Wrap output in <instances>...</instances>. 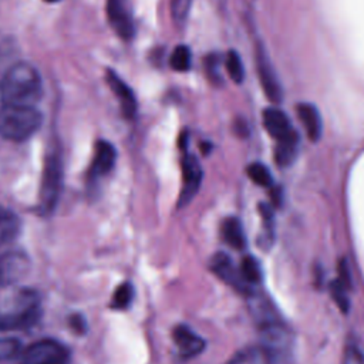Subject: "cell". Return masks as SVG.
<instances>
[{
	"instance_id": "25",
	"label": "cell",
	"mask_w": 364,
	"mask_h": 364,
	"mask_svg": "<svg viewBox=\"0 0 364 364\" xmlns=\"http://www.w3.org/2000/svg\"><path fill=\"white\" fill-rule=\"evenodd\" d=\"M347 291L348 289L344 287L338 280L331 282L330 284V293L333 300L337 303V306L343 310L347 311L348 310V297H347Z\"/></svg>"
},
{
	"instance_id": "9",
	"label": "cell",
	"mask_w": 364,
	"mask_h": 364,
	"mask_svg": "<svg viewBox=\"0 0 364 364\" xmlns=\"http://www.w3.org/2000/svg\"><path fill=\"white\" fill-rule=\"evenodd\" d=\"M210 269L220 280H223L226 284L232 286L237 291H242L245 294L250 293V286L243 280L239 269H236L233 266V263L228 255L216 253L210 259Z\"/></svg>"
},
{
	"instance_id": "24",
	"label": "cell",
	"mask_w": 364,
	"mask_h": 364,
	"mask_svg": "<svg viewBox=\"0 0 364 364\" xmlns=\"http://www.w3.org/2000/svg\"><path fill=\"white\" fill-rule=\"evenodd\" d=\"M21 350L23 347L17 338H11V337L0 338V363L18 357Z\"/></svg>"
},
{
	"instance_id": "1",
	"label": "cell",
	"mask_w": 364,
	"mask_h": 364,
	"mask_svg": "<svg viewBox=\"0 0 364 364\" xmlns=\"http://www.w3.org/2000/svg\"><path fill=\"white\" fill-rule=\"evenodd\" d=\"M256 320L260 350L267 358V364H286L291 350V336L279 318L269 300H262L252 307Z\"/></svg>"
},
{
	"instance_id": "28",
	"label": "cell",
	"mask_w": 364,
	"mask_h": 364,
	"mask_svg": "<svg viewBox=\"0 0 364 364\" xmlns=\"http://www.w3.org/2000/svg\"><path fill=\"white\" fill-rule=\"evenodd\" d=\"M344 364H364L361 353L355 347H348L346 351V363Z\"/></svg>"
},
{
	"instance_id": "30",
	"label": "cell",
	"mask_w": 364,
	"mask_h": 364,
	"mask_svg": "<svg viewBox=\"0 0 364 364\" xmlns=\"http://www.w3.org/2000/svg\"><path fill=\"white\" fill-rule=\"evenodd\" d=\"M46 1H48V3H55V1H58V0H46Z\"/></svg>"
},
{
	"instance_id": "27",
	"label": "cell",
	"mask_w": 364,
	"mask_h": 364,
	"mask_svg": "<svg viewBox=\"0 0 364 364\" xmlns=\"http://www.w3.org/2000/svg\"><path fill=\"white\" fill-rule=\"evenodd\" d=\"M70 327L77 333V334H82L87 330V324L82 316L80 314H74L70 317Z\"/></svg>"
},
{
	"instance_id": "23",
	"label": "cell",
	"mask_w": 364,
	"mask_h": 364,
	"mask_svg": "<svg viewBox=\"0 0 364 364\" xmlns=\"http://www.w3.org/2000/svg\"><path fill=\"white\" fill-rule=\"evenodd\" d=\"M134 299V287L131 283H122L117 287L112 296V307L114 309H127Z\"/></svg>"
},
{
	"instance_id": "7",
	"label": "cell",
	"mask_w": 364,
	"mask_h": 364,
	"mask_svg": "<svg viewBox=\"0 0 364 364\" xmlns=\"http://www.w3.org/2000/svg\"><path fill=\"white\" fill-rule=\"evenodd\" d=\"M202 182V168L199 161L192 154H185L182 158V189L179 193L178 206L182 208L188 205L196 192L199 191Z\"/></svg>"
},
{
	"instance_id": "26",
	"label": "cell",
	"mask_w": 364,
	"mask_h": 364,
	"mask_svg": "<svg viewBox=\"0 0 364 364\" xmlns=\"http://www.w3.org/2000/svg\"><path fill=\"white\" fill-rule=\"evenodd\" d=\"M189 6H191V0H172V17L176 23H183L188 11H189Z\"/></svg>"
},
{
	"instance_id": "2",
	"label": "cell",
	"mask_w": 364,
	"mask_h": 364,
	"mask_svg": "<svg viewBox=\"0 0 364 364\" xmlns=\"http://www.w3.org/2000/svg\"><path fill=\"white\" fill-rule=\"evenodd\" d=\"M43 95L38 71L28 63H17L7 70L0 81V97L4 105L34 107Z\"/></svg>"
},
{
	"instance_id": "20",
	"label": "cell",
	"mask_w": 364,
	"mask_h": 364,
	"mask_svg": "<svg viewBox=\"0 0 364 364\" xmlns=\"http://www.w3.org/2000/svg\"><path fill=\"white\" fill-rule=\"evenodd\" d=\"M225 65H226V71L229 74V77L240 84L245 78V70H243V64H242V60L239 57V54L235 51V50H230L226 55V60H225Z\"/></svg>"
},
{
	"instance_id": "8",
	"label": "cell",
	"mask_w": 364,
	"mask_h": 364,
	"mask_svg": "<svg viewBox=\"0 0 364 364\" xmlns=\"http://www.w3.org/2000/svg\"><path fill=\"white\" fill-rule=\"evenodd\" d=\"M107 16L112 30L124 40H131L135 33L132 11L128 0H108Z\"/></svg>"
},
{
	"instance_id": "4",
	"label": "cell",
	"mask_w": 364,
	"mask_h": 364,
	"mask_svg": "<svg viewBox=\"0 0 364 364\" xmlns=\"http://www.w3.org/2000/svg\"><path fill=\"white\" fill-rule=\"evenodd\" d=\"M41 304L38 296L31 290L18 291L10 306L0 313V330H21L38 321Z\"/></svg>"
},
{
	"instance_id": "3",
	"label": "cell",
	"mask_w": 364,
	"mask_h": 364,
	"mask_svg": "<svg viewBox=\"0 0 364 364\" xmlns=\"http://www.w3.org/2000/svg\"><path fill=\"white\" fill-rule=\"evenodd\" d=\"M43 115L34 107L1 105L0 107V136L10 141L30 138L41 125Z\"/></svg>"
},
{
	"instance_id": "19",
	"label": "cell",
	"mask_w": 364,
	"mask_h": 364,
	"mask_svg": "<svg viewBox=\"0 0 364 364\" xmlns=\"http://www.w3.org/2000/svg\"><path fill=\"white\" fill-rule=\"evenodd\" d=\"M243 280L249 284V286H253V284H257L260 280H262V269H260V264L259 262L252 257V256H246L242 259V263H240V269H239Z\"/></svg>"
},
{
	"instance_id": "10",
	"label": "cell",
	"mask_w": 364,
	"mask_h": 364,
	"mask_svg": "<svg viewBox=\"0 0 364 364\" xmlns=\"http://www.w3.org/2000/svg\"><path fill=\"white\" fill-rule=\"evenodd\" d=\"M257 73H259V80L260 84L263 87L264 94L267 95V98L272 102H280L283 98V91H282V85L277 80V75L274 73V68L272 67L267 55L263 53V50L257 51Z\"/></svg>"
},
{
	"instance_id": "14",
	"label": "cell",
	"mask_w": 364,
	"mask_h": 364,
	"mask_svg": "<svg viewBox=\"0 0 364 364\" xmlns=\"http://www.w3.org/2000/svg\"><path fill=\"white\" fill-rule=\"evenodd\" d=\"M297 115L304 127V131L310 141H317L321 136L323 122L318 109L313 104H299L297 105Z\"/></svg>"
},
{
	"instance_id": "17",
	"label": "cell",
	"mask_w": 364,
	"mask_h": 364,
	"mask_svg": "<svg viewBox=\"0 0 364 364\" xmlns=\"http://www.w3.org/2000/svg\"><path fill=\"white\" fill-rule=\"evenodd\" d=\"M222 236L225 242L232 246L233 249H243L246 243L245 232L242 228V223L236 218H226L222 223Z\"/></svg>"
},
{
	"instance_id": "12",
	"label": "cell",
	"mask_w": 364,
	"mask_h": 364,
	"mask_svg": "<svg viewBox=\"0 0 364 364\" xmlns=\"http://www.w3.org/2000/svg\"><path fill=\"white\" fill-rule=\"evenodd\" d=\"M115 159H117L115 148L108 141H98L94 148L90 175L92 178H98L108 173L112 169Z\"/></svg>"
},
{
	"instance_id": "5",
	"label": "cell",
	"mask_w": 364,
	"mask_h": 364,
	"mask_svg": "<svg viewBox=\"0 0 364 364\" xmlns=\"http://www.w3.org/2000/svg\"><path fill=\"white\" fill-rule=\"evenodd\" d=\"M63 181V162L60 152H51L46 159L44 176L40 192V209L44 215L53 212L57 205Z\"/></svg>"
},
{
	"instance_id": "13",
	"label": "cell",
	"mask_w": 364,
	"mask_h": 364,
	"mask_svg": "<svg viewBox=\"0 0 364 364\" xmlns=\"http://www.w3.org/2000/svg\"><path fill=\"white\" fill-rule=\"evenodd\" d=\"M173 341L179 354L185 358L198 355L205 347V341L186 326H176L173 328Z\"/></svg>"
},
{
	"instance_id": "6",
	"label": "cell",
	"mask_w": 364,
	"mask_h": 364,
	"mask_svg": "<svg viewBox=\"0 0 364 364\" xmlns=\"http://www.w3.org/2000/svg\"><path fill=\"white\" fill-rule=\"evenodd\" d=\"M20 364H68V348L55 340H38L20 353Z\"/></svg>"
},
{
	"instance_id": "16",
	"label": "cell",
	"mask_w": 364,
	"mask_h": 364,
	"mask_svg": "<svg viewBox=\"0 0 364 364\" xmlns=\"http://www.w3.org/2000/svg\"><path fill=\"white\" fill-rule=\"evenodd\" d=\"M263 125L266 131L276 139L282 138L291 129L287 115L279 108H266L263 111Z\"/></svg>"
},
{
	"instance_id": "21",
	"label": "cell",
	"mask_w": 364,
	"mask_h": 364,
	"mask_svg": "<svg viewBox=\"0 0 364 364\" xmlns=\"http://www.w3.org/2000/svg\"><path fill=\"white\" fill-rule=\"evenodd\" d=\"M169 64L176 71H186L191 67V50L188 46H178L173 48Z\"/></svg>"
},
{
	"instance_id": "29",
	"label": "cell",
	"mask_w": 364,
	"mask_h": 364,
	"mask_svg": "<svg viewBox=\"0 0 364 364\" xmlns=\"http://www.w3.org/2000/svg\"><path fill=\"white\" fill-rule=\"evenodd\" d=\"M272 200L274 202V205H280L282 202V196H280V189L276 188L272 191Z\"/></svg>"
},
{
	"instance_id": "22",
	"label": "cell",
	"mask_w": 364,
	"mask_h": 364,
	"mask_svg": "<svg viewBox=\"0 0 364 364\" xmlns=\"http://www.w3.org/2000/svg\"><path fill=\"white\" fill-rule=\"evenodd\" d=\"M247 172V176L257 185L260 186H264V188H270L272 186V175H270V171L263 165V164H259V162H253L247 166L246 169Z\"/></svg>"
},
{
	"instance_id": "15",
	"label": "cell",
	"mask_w": 364,
	"mask_h": 364,
	"mask_svg": "<svg viewBox=\"0 0 364 364\" xmlns=\"http://www.w3.org/2000/svg\"><path fill=\"white\" fill-rule=\"evenodd\" d=\"M299 134L291 128L286 135L277 139L276 148H274V161L280 166H286L293 162V159L297 155L299 149Z\"/></svg>"
},
{
	"instance_id": "18",
	"label": "cell",
	"mask_w": 364,
	"mask_h": 364,
	"mask_svg": "<svg viewBox=\"0 0 364 364\" xmlns=\"http://www.w3.org/2000/svg\"><path fill=\"white\" fill-rule=\"evenodd\" d=\"M20 230L18 218L0 205V246L10 243Z\"/></svg>"
},
{
	"instance_id": "11",
	"label": "cell",
	"mask_w": 364,
	"mask_h": 364,
	"mask_svg": "<svg viewBox=\"0 0 364 364\" xmlns=\"http://www.w3.org/2000/svg\"><path fill=\"white\" fill-rule=\"evenodd\" d=\"M105 78H107V82H108L111 91L115 94V97L119 102L122 115L128 119L134 118V115L136 112V98H135L132 90L112 70L107 71Z\"/></svg>"
}]
</instances>
